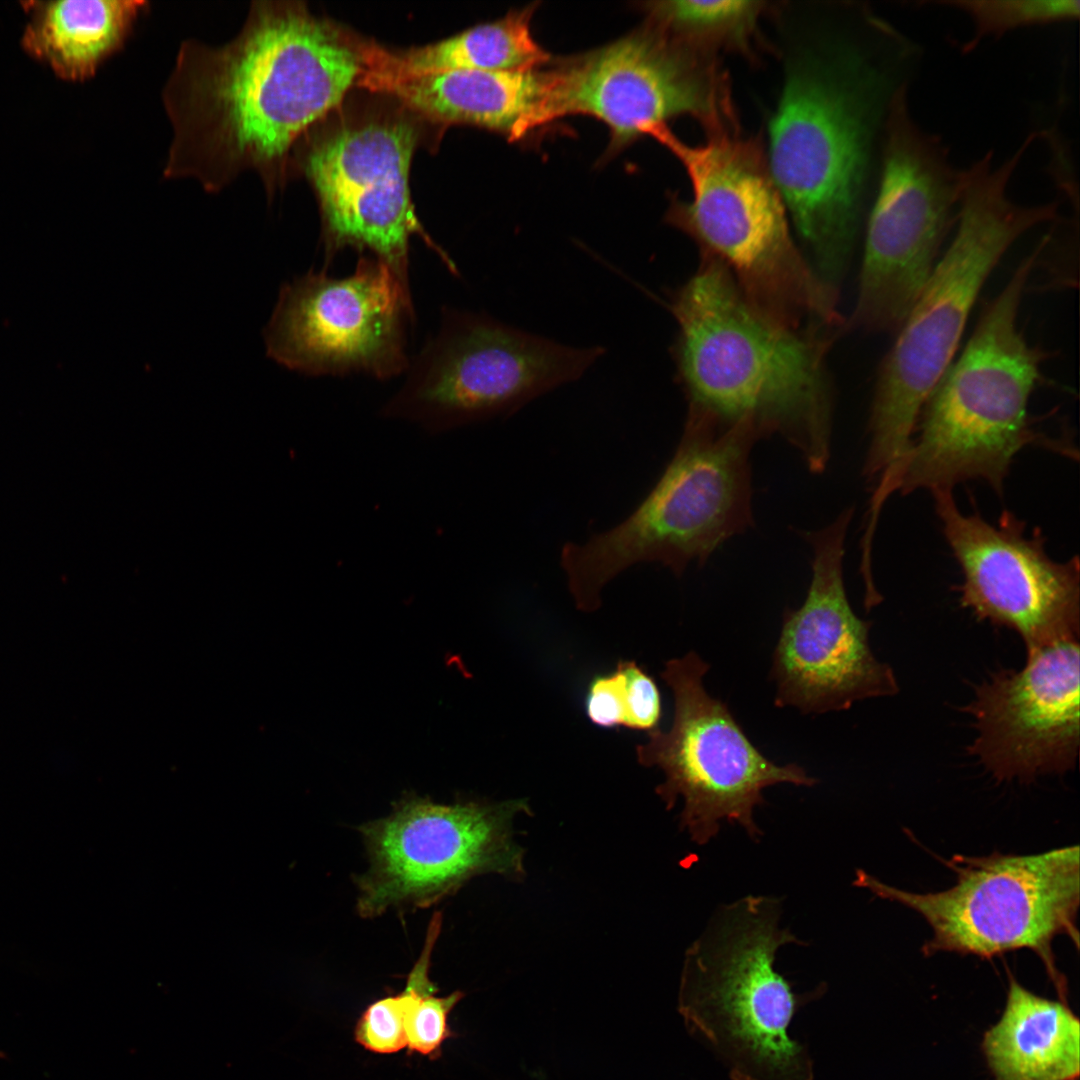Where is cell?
Listing matches in <instances>:
<instances>
[{"label": "cell", "mask_w": 1080, "mask_h": 1080, "mask_svg": "<svg viewBox=\"0 0 1080 1080\" xmlns=\"http://www.w3.org/2000/svg\"><path fill=\"white\" fill-rule=\"evenodd\" d=\"M362 60L303 10L253 2L235 38L186 40L163 90L173 130L166 178L218 192L245 171L264 178L336 106Z\"/></svg>", "instance_id": "1"}, {"label": "cell", "mask_w": 1080, "mask_h": 1080, "mask_svg": "<svg viewBox=\"0 0 1080 1080\" xmlns=\"http://www.w3.org/2000/svg\"><path fill=\"white\" fill-rule=\"evenodd\" d=\"M922 59L917 41L878 18L832 66L808 60L786 78L769 125L767 165L830 287L875 194L892 103L911 87Z\"/></svg>", "instance_id": "2"}, {"label": "cell", "mask_w": 1080, "mask_h": 1080, "mask_svg": "<svg viewBox=\"0 0 1080 1080\" xmlns=\"http://www.w3.org/2000/svg\"><path fill=\"white\" fill-rule=\"evenodd\" d=\"M697 272L669 295L673 346L688 409L780 434L821 473L830 457L832 399L817 329L772 319L744 296L730 270L703 252Z\"/></svg>", "instance_id": "3"}, {"label": "cell", "mask_w": 1080, "mask_h": 1080, "mask_svg": "<svg viewBox=\"0 0 1080 1080\" xmlns=\"http://www.w3.org/2000/svg\"><path fill=\"white\" fill-rule=\"evenodd\" d=\"M1024 152L999 165L994 152L963 169L955 233L899 327L877 375L864 464L868 481L896 474L921 411L953 361L967 320L988 277L1028 231L1060 219L1058 200L1023 205L1008 186Z\"/></svg>", "instance_id": "4"}, {"label": "cell", "mask_w": 1080, "mask_h": 1080, "mask_svg": "<svg viewBox=\"0 0 1080 1080\" xmlns=\"http://www.w3.org/2000/svg\"><path fill=\"white\" fill-rule=\"evenodd\" d=\"M1044 247L1040 240L984 306L968 343L921 411L919 435L894 490H952L963 481L983 480L1001 494L1014 457L1027 446L1077 458L1070 441L1039 432L1028 414L1048 354L1028 343L1017 320Z\"/></svg>", "instance_id": "5"}, {"label": "cell", "mask_w": 1080, "mask_h": 1080, "mask_svg": "<svg viewBox=\"0 0 1080 1080\" xmlns=\"http://www.w3.org/2000/svg\"><path fill=\"white\" fill-rule=\"evenodd\" d=\"M762 438L749 421L726 423L688 410L677 449L661 477L622 522L583 543H567L560 565L576 607L593 612L603 588L638 563L681 576L751 527L750 454Z\"/></svg>", "instance_id": "6"}, {"label": "cell", "mask_w": 1080, "mask_h": 1080, "mask_svg": "<svg viewBox=\"0 0 1080 1080\" xmlns=\"http://www.w3.org/2000/svg\"><path fill=\"white\" fill-rule=\"evenodd\" d=\"M711 133L691 146L666 124L648 131L681 162L692 186L689 202H671L666 222L732 270L748 301L777 322L797 330L838 324L834 289L794 244L761 151L727 129Z\"/></svg>", "instance_id": "7"}, {"label": "cell", "mask_w": 1080, "mask_h": 1080, "mask_svg": "<svg viewBox=\"0 0 1080 1080\" xmlns=\"http://www.w3.org/2000/svg\"><path fill=\"white\" fill-rule=\"evenodd\" d=\"M782 899L748 895L723 904L685 952L679 1011L725 1062L732 1080H812L807 1048L788 1034L800 1005L775 969L778 950L803 945L781 926Z\"/></svg>", "instance_id": "8"}, {"label": "cell", "mask_w": 1080, "mask_h": 1080, "mask_svg": "<svg viewBox=\"0 0 1080 1080\" xmlns=\"http://www.w3.org/2000/svg\"><path fill=\"white\" fill-rule=\"evenodd\" d=\"M909 90L890 109L851 319L872 332H896L903 323L956 225L961 196L963 169L943 139L915 120Z\"/></svg>", "instance_id": "9"}, {"label": "cell", "mask_w": 1080, "mask_h": 1080, "mask_svg": "<svg viewBox=\"0 0 1080 1080\" xmlns=\"http://www.w3.org/2000/svg\"><path fill=\"white\" fill-rule=\"evenodd\" d=\"M957 875L951 888L915 893L857 870L854 884L920 914L932 929L923 952H955L991 958L1030 949L1057 982L1051 944L1066 935L1077 946L1079 847L1032 855L995 853L954 856L945 862Z\"/></svg>", "instance_id": "10"}, {"label": "cell", "mask_w": 1080, "mask_h": 1080, "mask_svg": "<svg viewBox=\"0 0 1080 1080\" xmlns=\"http://www.w3.org/2000/svg\"><path fill=\"white\" fill-rule=\"evenodd\" d=\"M604 352L567 346L486 314L446 309L381 414L433 434L509 415L577 380Z\"/></svg>", "instance_id": "11"}, {"label": "cell", "mask_w": 1080, "mask_h": 1080, "mask_svg": "<svg viewBox=\"0 0 1080 1080\" xmlns=\"http://www.w3.org/2000/svg\"><path fill=\"white\" fill-rule=\"evenodd\" d=\"M709 668L693 651L665 663L661 677L673 693V722L668 731H649L637 759L663 771L656 793L666 808L683 799L679 824L694 843L707 844L723 821L759 840L754 811L765 803L763 790L781 783L810 787L817 780L795 763L777 765L753 745L728 706L705 689Z\"/></svg>", "instance_id": "12"}, {"label": "cell", "mask_w": 1080, "mask_h": 1080, "mask_svg": "<svg viewBox=\"0 0 1080 1080\" xmlns=\"http://www.w3.org/2000/svg\"><path fill=\"white\" fill-rule=\"evenodd\" d=\"M520 813H529L522 799L441 804L406 795L388 816L360 826L369 868L357 879V911L372 918L427 908L485 873L521 878L523 849L513 837Z\"/></svg>", "instance_id": "13"}, {"label": "cell", "mask_w": 1080, "mask_h": 1080, "mask_svg": "<svg viewBox=\"0 0 1080 1080\" xmlns=\"http://www.w3.org/2000/svg\"><path fill=\"white\" fill-rule=\"evenodd\" d=\"M548 70L536 128L571 115L592 117L610 133L609 152L681 115L711 132L732 117L719 72L685 44L648 22L609 44Z\"/></svg>", "instance_id": "14"}, {"label": "cell", "mask_w": 1080, "mask_h": 1080, "mask_svg": "<svg viewBox=\"0 0 1080 1080\" xmlns=\"http://www.w3.org/2000/svg\"><path fill=\"white\" fill-rule=\"evenodd\" d=\"M414 320L409 283L377 257L361 256L343 278L309 271L285 283L263 336L267 355L306 375L407 370Z\"/></svg>", "instance_id": "15"}, {"label": "cell", "mask_w": 1080, "mask_h": 1080, "mask_svg": "<svg viewBox=\"0 0 1080 1080\" xmlns=\"http://www.w3.org/2000/svg\"><path fill=\"white\" fill-rule=\"evenodd\" d=\"M945 539L961 568L963 606L1018 632L1027 650L1077 639L1080 567L1077 556L1052 559L1040 530L1003 511L996 524L959 510L952 490L931 492Z\"/></svg>", "instance_id": "16"}, {"label": "cell", "mask_w": 1080, "mask_h": 1080, "mask_svg": "<svg viewBox=\"0 0 1080 1080\" xmlns=\"http://www.w3.org/2000/svg\"><path fill=\"white\" fill-rule=\"evenodd\" d=\"M852 515L846 509L825 528L804 535L813 552L812 579L803 604L783 615L771 669L777 707L840 711L898 688L890 667L870 649V624L854 613L846 595L844 542Z\"/></svg>", "instance_id": "17"}, {"label": "cell", "mask_w": 1080, "mask_h": 1080, "mask_svg": "<svg viewBox=\"0 0 1080 1080\" xmlns=\"http://www.w3.org/2000/svg\"><path fill=\"white\" fill-rule=\"evenodd\" d=\"M415 142L406 123L370 124L342 130L309 153L305 168L321 205L327 261L347 247L367 250L409 283V242L418 235L457 272L414 213L408 179Z\"/></svg>", "instance_id": "18"}, {"label": "cell", "mask_w": 1080, "mask_h": 1080, "mask_svg": "<svg viewBox=\"0 0 1080 1080\" xmlns=\"http://www.w3.org/2000/svg\"><path fill=\"white\" fill-rule=\"evenodd\" d=\"M1077 639L1028 650L1026 665L1001 672L971 704L973 752L999 779H1027L1071 768L1079 748Z\"/></svg>", "instance_id": "19"}, {"label": "cell", "mask_w": 1080, "mask_h": 1080, "mask_svg": "<svg viewBox=\"0 0 1080 1080\" xmlns=\"http://www.w3.org/2000/svg\"><path fill=\"white\" fill-rule=\"evenodd\" d=\"M548 82L547 69L451 70L366 82L409 106L446 121L478 125L518 141L535 130Z\"/></svg>", "instance_id": "20"}, {"label": "cell", "mask_w": 1080, "mask_h": 1080, "mask_svg": "<svg viewBox=\"0 0 1080 1080\" xmlns=\"http://www.w3.org/2000/svg\"><path fill=\"white\" fill-rule=\"evenodd\" d=\"M983 1049L996 1080H1077L1080 1023L1064 1004L1011 978L1004 1013Z\"/></svg>", "instance_id": "21"}, {"label": "cell", "mask_w": 1080, "mask_h": 1080, "mask_svg": "<svg viewBox=\"0 0 1080 1080\" xmlns=\"http://www.w3.org/2000/svg\"><path fill=\"white\" fill-rule=\"evenodd\" d=\"M145 1L61 0L24 3V50L60 78L83 81L126 40Z\"/></svg>", "instance_id": "22"}, {"label": "cell", "mask_w": 1080, "mask_h": 1080, "mask_svg": "<svg viewBox=\"0 0 1080 1080\" xmlns=\"http://www.w3.org/2000/svg\"><path fill=\"white\" fill-rule=\"evenodd\" d=\"M536 4L477 25L453 37L405 53L373 49L365 56L364 81L451 70L525 71L539 69L551 55L535 40L531 20Z\"/></svg>", "instance_id": "23"}, {"label": "cell", "mask_w": 1080, "mask_h": 1080, "mask_svg": "<svg viewBox=\"0 0 1080 1080\" xmlns=\"http://www.w3.org/2000/svg\"><path fill=\"white\" fill-rule=\"evenodd\" d=\"M759 1L668 0L643 4L647 22L679 41L697 45L743 43L762 10Z\"/></svg>", "instance_id": "24"}, {"label": "cell", "mask_w": 1080, "mask_h": 1080, "mask_svg": "<svg viewBox=\"0 0 1080 1080\" xmlns=\"http://www.w3.org/2000/svg\"><path fill=\"white\" fill-rule=\"evenodd\" d=\"M948 6L966 14L973 34L961 50L970 53L985 38L999 39L1026 27L1074 21L1080 15L1078 0H938L924 1Z\"/></svg>", "instance_id": "25"}, {"label": "cell", "mask_w": 1080, "mask_h": 1080, "mask_svg": "<svg viewBox=\"0 0 1080 1080\" xmlns=\"http://www.w3.org/2000/svg\"><path fill=\"white\" fill-rule=\"evenodd\" d=\"M434 946L433 940H425L423 950L408 975L414 989L404 1016L408 1049L431 1059L440 1056L443 1043L453 1036L448 1016L464 996L461 991L444 997L436 996L437 988L428 976Z\"/></svg>", "instance_id": "26"}, {"label": "cell", "mask_w": 1080, "mask_h": 1080, "mask_svg": "<svg viewBox=\"0 0 1080 1080\" xmlns=\"http://www.w3.org/2000/svg\"><path fill=\"white\" fill-rule=\"evenodd\" d=\"M413 989V982L407 977L401 992L370 1004L356 1023L355 1041L378 1054H392L407 1047L404 1016Z\"/></svg>", "instance_id": "27"}, {"label": "cell", "mask_w": 1080, "mask_h": 1080, "mask_svg": "<svg viewBox=\"0 0 1080 1080\" xmlns=\"http://www.w3.org/2000/svg\"><path fill=\"white\" fill-rule=\"evenodd\" d=\"M626 680V714L623 726L637 730L656 729L661 715V700L652 677L634 661H620Z\"/></svg>", "instance_id": "28"}, {"label": "cell", "mask_w": 1080, "mask_h": 1080, "mask_svg": "<svg viewBox=\"0 0 1080 1080\" xmlns=\"http://www.w3.org/2000/svg\"><path fill=\"white\" fill-rule=\"evenodd\" d=\"M586 712L595 725L623 726L626 714V680L621 667L607 676L595 678L586 698Z\"/></svg>", "instance_id": "29"}]
</instances>
